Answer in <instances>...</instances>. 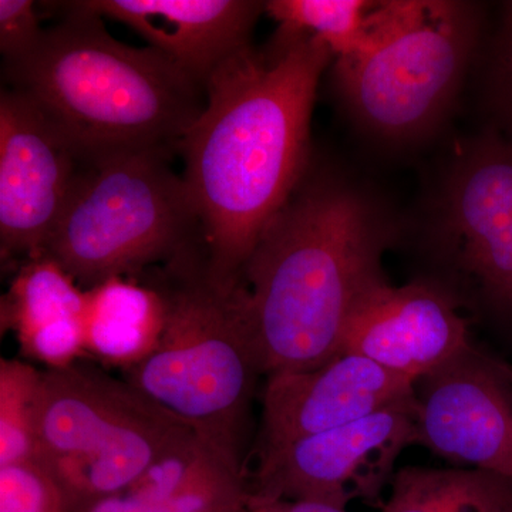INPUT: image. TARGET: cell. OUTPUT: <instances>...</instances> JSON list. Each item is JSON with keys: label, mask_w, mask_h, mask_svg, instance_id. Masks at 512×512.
<instances>
[{"label": "cell", "mask_w": 512, "mask_h": 512, "mask_svg": "<svg viewBox=\"0 0 512 512\" xmlns=\"http://www.w3.org/2000/svg\"><path fill=\"white\" fill-rule=\"evenodd\" d=\"M332 52L278 30L205 82V107L178 147L204 239L207 276L235 291L259 239L306 175L313 104Z\"/></svg>", "instance_id": "1"}, {"label": "cell", "mask_w": 512, "mask_h": 512, "mask_svg": "<svg viewBox=\"0 0 512 512\" xmlns=\"http://www.w3.org/2000/svg\"><path fill=\"white\" fill-rule=\"evenodd\" d=\"M389 234L382 212L356 188L303 178L234 291L259 373L306 372L340 355L356 303L386 279Z\"/></svg>", "instance_id": "2"}, {"label": "cell", "mask_w": 512, "mask_h": 512, "mask_svg": "<svg viewBox=\"0 0 512 512\" xmlns=\"http://www.w3.org/2000/svg\"><path fill=\"white\" fill-rule=\"evenodd\" d=\"M25 59L5 64L10 89L35 101L82 158L178 147L205 107V87L153 47L114 39L103 19L59 3Z\"/></svg>", "instance_id": "3"}, {"label": "cell", "mask_w": 512, "mask_h": 512, "mask_svg": "<svg viewBox=\"0 0 512 512\" xmlns=\"http://www.w3.org/2000/svg\"><path fill=\"white\" fill-rule=\"evenodd\" d=\"M163 279L157 286L167 303L163 335L146 360L128 369L127 382L242 471V441L261 373L237 299L211 284L204 251L168 264Z\"/></svg>", "instance_id": "4"}, {"label": "cell", "mask_w": 512, "mask_h": 512, "mask_svg": "<svg viewBox=\"0 0 512 512\" xmlns=\"http://www.w3.org/2000/svg\"><path fill=\"white\" fill-rule=\"evenodd\" d=\"M165 148L83 158L42 255L90 289L204 249L200 218Z\"/></svg>", "instance_id": "5"}, {"label": "cell", "mask_w": 512, "mask_h": 512, "mask_svg": "<svg viewBox=\"0 0 512 512\" xmlns=\"http://www.w3.org/2000/svg\"><path fill=\"white\" fill-rule=\"evenodd\" d=\"M191 433L136 387L94 367L42 372L36 461L62 487L70 511L123 493Z\"/></svg>", "instance_id": "6"}, {"label": "cell", "mask_w": 512, "mask_h": 512, "mask_svg": "<svg viewBox=\"0 0 512 512\" xmlns=\"http://www.w3.org/2000/svg\"><path fill=\"white\" fill-rule=\"evenodd\" d=\"M476 32L473 13L461 3H375L356 52L336 60L340 93L373 131L416 136L450 103Z\"/></svg>", "instance_id": "7"}, {"label": "cell", "mask_w": 512, "mask_h": 512, "mask_svg": "<svg viewBox=\"0 0 512 512\" xmlns=\"http://www.w3.org/2000/svg\"><path fill=\"white\" fill-rule=\"evenodd\" d=\"M419 440L416 393L346 426L295 441L258 460L249 505L312 501L382 510L404 448Z\"/></svg>", "instance_id": "8"}, {"label": "cell", "mask_w": 512, "mask_h": 512, "mask_svg": "<svg viewBox=\"0 0 512 512\" xmlns=\"http://www.w3.org/2000/svg\"><path fill=\"white\" fill-rule=\"evenodd\" d=\"M83 158L25 94H0V248L39 258L69 200Z\"/></svg>", "instance_id": "9"}, {"label": "cell", "mask_w": 512, "mask_h": 512, "mask_svg": "<svg viewBox=\"0 0 512 512\" xmlns=\"http://www.w3.org/2000/svg\"><path fill=\"white\" fill-rule=\"evenodd\" d=\"M417 444L458 468L512 480V389L498 359L473 346L414 384Z\"/></svg>", "instance_id": "10"}, {"label": "cell", "mask_w": 512, "mask_h": 512, "mask_svg": "<svg viewBox=\"0 0 512 512\" xmlns=\"http://www.w3.org/2000/svg\"><path fill=\"white\" fill-rule=\"evenodd\" d=\"M470 346L467 318L450 293L429 282L383 279L350 313L340 355L365 357L416 384Z\"/></svg>", "instance_id": "11"}, {"label": "cell", "mask_w": 512, "mask_h": 512, "mask_svg": "<svg viewBox=\"0 0 512 512\" xmlns=\"http://www.w3.org/2000/svg\"><path fill=\"white\" fill-rule=\"evenodd\" d=\"M443 232L458 265L484 298L512 316V144L478 141L448 183Z\"/></svg>", "instance_id": "12"}, {"label": "cell", "mask_w": 512, "mask_h": 512, "mask_svg": "<svg viewBox=\"0 0 512 512\" xmlns=\"http://www.w3.org/2000/svg\"><path fill=\"white\" fill-rule=\"evenodd\" d=\"M414 383L372 360L339 355L318 369L268 376L258 460L412 397Z\"/></svg>", "instance_id": "13"}, {"label": "cell", "mask_w": 512, "mask_h": 512, "mask_svg": "<svg viewBox=\"0 0 512 512\" xmlns=\"http://www.w3.org/2000/svg\"><path fill=\"white\" fill-rule=\"evenodd\" d=\"M101 19L123 23L148 46L204 84L232 56L251 46L265 2L251 0H82Z\"/></svg>", "instance_id": "14"}, {"label": "cell", "mask_w": 512, "mask_h": 512, "mask_svg": "<svg viewBox=\"0 0 512 512\" xmlns=\"http://www.w3.org/2000/svg\"><path fill=\"white\" fill-rule=\"evenodd\" d=\"M86 289L47 256L29 259L2 299V326L15 332L28 359L47 369L76 362L84 352Z\"/></svg>", "instance_id": "15"}, {"label": "cell", "mask_w": 512, "mask_h": 512, "mask_svg": "<svg viewBox=\"0 0 512 512\" xmlns=\"http://www.w3.org/2000/svg\"><path fill=\"white\" fill-rule=\"evenodd\" d=\"M84 350L111 366L131 369L146 360L160 342L167 303L157 286L124 276L86 291Z\"/></svg>", "instance_id": "16"}, {"label": "cell", "mask_w": 512, "mask_h": 512, "mask_svg": "<svg viewBox=\"0 0 512 512\" xmlns=\"http://www.w3.org/2000/svg\"><path fill=\"white\" fill-rule=\"evenodd\" d=\"M380 512H512V480L473 468L402 467Z\"/></svg>", "instance_id": "17"}, {"label": "cell", "mask_w": 512, "mask_h": 512, "mask_svg": "<svg viewBox=\"0 0 512 512\" xmlns=\"http://www.w3.org/2000/svg\"><path fill=\"white\" fill-rule=\"evenodd\" d=\"M376 2L366 0H271L265 12L279 29L318 37L338 59L356 52Z\"/></svg>", "instance_id": "18"}, {"label": "cell", "mask_w": 512, "mask_h": 512, "mask_svg": "<svg viewBox=\"0 0 512 512\" xmlns=\"http://www.w3.org/2000/svg\"><path fill=\"white\" fill-rule=\"evenodd\" d=\"M42 372L18 359L0 362V467L36 461Z\"/></svg>", "instance_id": "19"}, {"label": "cell", "mask_w": 512, "mask_h": 512, "mask_svg": "<svg viewBox=\"0 0 512 512\" xmlns=\"http://www.w3.org/2000/svg\"><path fill=\"white\" fill-rule=\"evenodd\" d=\"M251 494L244 473L215 458L177 493L153 505L138 504L114 494L74 508L72 512H212L232 505L249 504Z\"/></svg>", "instance_id": "20"}, {"label": "cell", "mask_w": 512, "mask_h": 512, "mask_svg": "<svg viewBox=\"0 0 512 512\" xmlns=\"http://www.w3.org/2000/svg\"><path fill=\"white\" fill-rule=\"evenodd\" d=\"M0 512H70L55 477L37 461L0 467Z\"/></svg>", "instance_id": "21"}, {"label": "cell", "mask_w": 512, "mask_h": 512, "mask_svg": "<svg viewBox=\"0 0 512 512\" xmlns=\"http://www.w3.org/2000/svg\"><path fill=\"white\" fill-rule=\"evenodd\" d=\"M45 29L32 0H0V53L3 63L28 57L42 39Z\"/></svg>", "instance_id": "22"}, {"label": "cell", "mask_w": 512, "mask_h": 512, "mask_svg": "<svg viewBox=\"0 0 512 512\" xmlns=\"http://www.w3.org/2000/svg\"><path fill=\"white\" fill-rule=\"evenodd\" d=\"M493 106L501 137L512 144V50L497 49L493 70Z\"/></svg>", "instance_id": "23"}, {"label": "cell", "mask_w": 512, "mask_h": 512, "mask_svg": "<svg viewBox=\"0 0 512 512\" xmlns=\"http://www.w3.org/2000/svg\"><path fill=\"white\" fill-rule=\"evenodd\" d=\"M249 512H348L312 501L276 500L249 505Z\"/></svg>", "instance_id": "24"}, {"label": "cell", "mask_w": 512, "mask_h": 512, "mask_svg": "<svg viewBox=\"0 0 512 512\" xmlns=\"http://www.w3.org/2000/svg\"><path fill=\"white\" fill-rule=\"evenodd\" d=\"M497 49L512 50V2L507 3L504 8L503 26Z\"/></svg>", "instance_id": "25"}, {"label": "cell", "mask_w": 512, "mask_h": 512, "mask_svg": "<svg viewBox=\"0 0 512 512\" xmlns=\"http://www.w3.org/2000/svg\"><path fill=\"white\" fill-rule=\"evenodd\" d=\"M498 366H500L501 372L507 379V382L510 383L512 389V363L504 362V360L498 359Z\"/></svg>", "instance_id": "26"}, {"label": "cell", "mask_w": 512, "mask_h": 512, "mask_svg": "<svg viewBox=\"0 0 512 512\" xmlns=\"http://www.w3.org/2000/svg\"><path fill=\"white\" fill-rule=\"evenodd\" d=\"M251 511V507L249 504H239L232 505V507L222 508V510L212 511V512H249Z\"/></svg>", "instance_id": "27"}]
</instances>
